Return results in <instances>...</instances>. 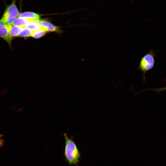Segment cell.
Listing matches in <instances>:
<instances>
[{
	"mask_svg": "<svg viewBox=\"0 0 166 166\" xmlns=\"http://www.w3.org/2000/svg\"><path fill=\"white\" fill-rule=\"evenodd\" d=\"M63 135L65 141L64 151L65 160L69 165L78 166L81 155L74 140L73 136L72 135L69 138L65 133Z\"/></svg>",
	"mask_w": 166,
	"mask_h": 166,
	"instance_id": "6da1fadb",
	"label": "cell"
},
{
	"mask_svg": "<svg viewBox=\"0 0 166 166\" xmlns=\"http://www.w3.org/2000/svg\"><path fill=\"white\" fill-rule=\"evenodd\" d=\"M156 55L153 49H151L141 58L140 61L137 69L142 73L143 81L144 83L146 81L145 74L148 71L152 69L154 66Z\"/></svg>",
	"mask_w": 166,
	"mask_h": 166,
	"instance_id": "7a4b0ae2",
	"label": "cell"
},
{
	"mask_svg": "<svg viewBox=\"0 0 166 166\" xmlns=\"http://www.w3.org/2000/svg\"><path fill=\"white\" fill-rule=\"evenodd\" d=\"M19 12L14 2L7 7L1 19L8 25H11L14 20L18 16Z\"/></svg>",
	"mask_w": 166,
	"mask_h": 166,
	"instance_id": "3957f363",
	"label": "cell"
},
{
	"mask_svg": "<svg viewBox=\"0 0 166 166\" xmlns=\"http://www.w3.org/2000/svg\"><path fill=\"white\" fill-rule=\"evenodd\" d=\"M11 25L7 26L0 24V37L5 40L10 46L13 38L9 35V32Z\"/></svg>",
	"mask_w": 166,
	"mask_h": 166,
	"instance_id": "277c9868",
	"label": "cell"
},
{
	"mask_svg": "<svg viewBox=\"0 0 166 166\" xmlns=\"http://www.w3.org/2000/svg\"><path fill=\"white\" fill-rule=\"evenodd\" d=\"M42 28L47 32H55L58 33L60 30L58 27L46 20H41Z\"/></svg>",
	"mask_w": 166,
	"mask_h": 166,
	"instance_id": "5b68a950",
	"label": "cell"
},
{
	"mask_svg": "<svg viewBox=\"0 0 166 166\" xmlns=\"http://www.w3.org/2000/svg\"><path fill=\"white\" fill-rule=\"evenodd\" d=\"M18 17L25 18L30 22L39 20L40 16L37 13L31 12H26L18 14Z\"/></svg>",
	"mask_w": 166,
	"mask_h": 166,
	"instance_id": "8992f818",
	"label": "cell"
},
{
	"mask_svg": "<svg viewBox=\"0 0 166 166\" xmlns=\"http://www.w3.org/2000/svg\"><path fill=\"white\" fill-rule=\"evenodd\" d=\"M30 22L28 20L25 18L18 17L14 20L11 25L20 27H26Z\"/></svg>",
	"mask_w": 166,
	"mask_h": 166,
	"instance_id": "52a82bcc",
	"label": "cell"
},
{
	"mask_svg": "<svg viewBox=\"0 0 166 166\" xmlns=\"http://www.w3.org/2000/svg\"><path fill=\"white\" fill-rule=\"evenodd\" d=\"M26 27L31 30L32 31L41 29V20H39L30 22Z\"/></svg>",
	"mask_w": 166,
	"mask_h": 166,
	"instance_id": "ba28073f",
	"label": "cell"
},
{
	"mask_svg": "<svg viewBox=\"0 0 166 166\" xmlns=\"http://www.w3.org/2000/svg\"><path fill=\"white\" fill-rule=\"evenodd\" d=\"M22 27L12 26L9 32L10 36L13 38L14 37L18 36Z\"/></svg>",
	"mask_w": 166,
	"mask_h": 166,
	"instance_id": "9c48e42d",
	"label": "cell"
},
{
	"mask_svg": "<svg viewBox=\"0 0 166 166\" xmlns=\"http://www.w3.org/2000/svg\"><path fill=\"white\" fill-rule=\"evenodd\" d=\"M46 32L42 28L32 31L31 37L35 38H39L44 36Z\"/></svg>",
	"mask_w": 166,
	"mask_h": 166,
	"instance_id": "30bf717a",
	"label": "cell"
},
{
	"mask_svg": "<svg viewBox=\"0 0 166 166\" xmlns=\"http://www.w3.org/2000/svg\"><path fill=\"white\" fill-rule=\"evenodd\" d=\"M32 31L26 27H23L19 32L18 37H28L31 36Z\"/></svg>",
	"mask_w": 166,
	"mask_h": 166,
	"instance_id": "8fae6325",
	"label": "cell"
},
{
	"mask_svg": "<svg viewBox=\"0 0 166 166\" xmlns=\"http://www.w3.org/2000/svg\"><path fill=\"white\" fill-rule=\"evenodd\" d=\"M2 135H0V148H1L4 144V141L1 138Z\"/></svg>",
	"mask_w": 166,
	"mask_h": 166,
	"instance_id": "7c38bea8",
	"label": "cell"
},
{
	"mask_svg": "<svg viewBox=\"0 0 166 166\" xmlns=\"http://www.w3.org/2000/svg\"><path fill=\"white\" fill-rule=\"evenodd\" d=\"M130 1L131 2H133L135 1V0H130Z\"/></svg>",
	"mask_w": 166,
	"mask_h": 166,
	"instance_id": "4fadbf2b",
	"label": "cell"
}]
</instances>
